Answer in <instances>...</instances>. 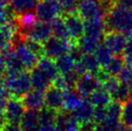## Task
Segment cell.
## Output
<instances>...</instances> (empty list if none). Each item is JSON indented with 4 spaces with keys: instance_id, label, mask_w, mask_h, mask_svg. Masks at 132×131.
<instances>
[{
    "instance_id": "3",
    "label": "cell",
    "mask_w": 132,
    "mask_h": 131,
    "mask_svg": "<svg viewBox=\"0 0 132 131\" xmlns=\"http://www.w3.org/2000/svg\"><path fill=\"white\" fill-rule=\"evenodd\" d=\"M35 13L39 21L50 23L54 18L61 17L62 8L55 0H40Z\"/></svg>"
},
{
    "instance_id": "36",
    "label": "cell",
    "mask_w": 132,
    "mask_h": 131,
    "mask_svg": "<svg viewBox=\"0 0 132 131\" xmlns=\"http://www.w3.org/2000/svg\"><path fill=\"white\" fill-rule=\"evenodd\" d=\"M123 59L125 61V64L132 65V37L127 38L126 45L123 51Z\"/></svg>"
},
{
    "instance_id": "37",
    "label": "cell",
    "mask_w": 132,
    "mask_h": 131,
    "mask_svg": "<svg viewBox=\"0 0 132 131\" xmlns=\"http://www.w3.org/2000/svg\"><path fill=\"white\" fill-rule=\"evenodd\" d=\"M123 125H112L108 124H95L94 131H121Z\"/></svg>"
},
{
    "instance_id": "16",
    "label": "cell",
    "mask_w": 132,
    "mask_h": 131,
    "mask_svg": "<svg viewBox=\"0 0 132 131\" xmlns=\"http://www.w3.org/2000/svg\"><path fill=\"white\" fill-rule=\"evenodd\" d=\"M19 124L22 131H37L40 126L39 111H33V110L25 111Z\"/></svg>"
},
{
    "instance_id": "27",
    "label": "cell",
    "mask_w": 132,
    "mask_h": 131,
    "mask_svg": "<svg viewBox=\"0 0 132 131\" xmlns=\"http://www.w3.org/2000/svg\"><path fill=\"white\" fill-rule=\"evenodd\" d=\"M95 55V57L98 61L100 67L104 69L106 68L108 64L111 62V60L113 58V53L111 52V50L107 47L104 43H100L98 45V47L96 48L95 52L94 53Z\"/></svg>"
},
{
    "instance_id": "19",
    "label": "cell",
    "mask_w": 132,
    "mask_h": 131,
    "mask_svg": "<svg viewBox=\"0 0 132 131\" xmlns=\"http://www.w3.org/2000/svg\"><path fill=\"white\" fill-rule=\"evenodd\" d=\"M30 77L33 90H37L40 92H45L51 86V81L44 75V73L38 69L37 67L30 70Z\"/></svg>"
},
{
    "instance_id": "26",
    "label": "cell",
    "mask_w": 132,
    "mask_h": 131,
    "mask_svg": "<svg viewBox=\"0 0 132 131\" xmlns=\"http://www.w3.org/2000/svg\"><path fill=\"white\" fill-rule=\"evenodd\" d=\"M111 96H112V100L113 101L123 104L128 99H130V96H132V95L131 93H130V89H129L128 85L120 82L119 86L114 90L113 93H111Z\"/></svg>"
},
{
    "instance_id": "18",
    "label": "cell",
    "mask_w": 132,
    "mask_h": 131,
    "mask_svg": "<svg viewBox=\"0 0 132 131\" xmlns=\"http://www.w3.org/2000/svg\"><path fill=\"white\" fill-rule=\"evenodd\" d=\"M50 25H51L52 36L53 37L58 38V39L65 40V42H69V43H76V42H73L71 39L63 18L58 17V18H54L50 22Z\"/></svg>"
},
{
    "instance_id": "9",
    "label": "cell",
    "mask_w": 132,
    "mask_h": 131,
    "mask_svg": "<svg viewBox=\"0 0 132 131\" xmlns=\"http://www.w3.org/2000/svg\"><path fill=\"white\" fill-rule=\"evenodd\" d=\"M25 113V107L20 98L13 97L8 101L3 116L7 122L19 124Z\"/></svg>"
},
{
    "instance_id": "42",
    "label": "cell",
    "mask_w": 132,
    "mask_h": 131,
    "mask_svg": "<svg viewBox=\"0 0 132 131\" xmlns=\"http://www.w3.org/2000/svg\"><path fill=\"white\" fill-rule=\"evenodd\" d=\"M6 122H7V121H6V120H5V118H4L3 115H0V131L3 129L4 125H5Z\"/></svg>"
},
{
    "instance_id": "41",
    "label": "cell",
    "mask_w": 132,
    "mask_h": 131,
    "mask_svg": "<svg viewBox=\"0 0 132 131\" xmlns=\"http://www.w3.org/2000/svg\"><path fill=\"white\" fill-rule=\"evenodd\" d=\"M10 4V0H0V12H3Z\"/></svg>"
},
{
    "instance_id": "20",
    "label": "cell",
    "mask_w": 132,
    "mask_h": 131,
    "mask_svg": "<svg viewBox=\"0 0 132 131\" xmlns=\"http://www.w3.org/2000/svg\"><path fill=\"white\" fill-rule=\"evenodd\" d=\"M82 95L76 89H70L64 92V110L68 112H72L81 103Z\"/></svg>"
},
{
    "instance_id": "44",
    "label": "cell",
    "mask_w": 132,
    "mask_h": 131,
    "mask_svg": "<svg viewBox=\"0 0 132 131\" xmlns=\"http://www.w3.org/2000/svg\"><path fill=\"white\" fill-rule=\"evenodd\" d=\"M114 3H119V2H121V0H112Z\"/></svg>"
},
{
    "instance_id": "7",
    "label": "cell",
    "mask_w": 132,
    "mask_h": 131,
    "mask_svg": "<svg viewBox=\"0 0 132 131\" xmlns=\"http://www.w3.org/2000/svg\"><path fill=\"white\" fill-rule=\"evenodd\" d=\"M14 51L15 52L16 56L19 57V61L21 62L24 69L32 70L34 68L37 67L40 59L33 51L28 48L24 42L19 40L16 44H15V50Z\"/></svg>"
},
{
    "instance_id": "40",
    "label": "cell",
    "mask_w": 132,
    "mask_h": 131,
    "mask_svg": "<svg viewBox=\"0 0 132 131\" xmlns=\"http://www.w3.org/2000/svg\"><path fill=\"white\" fill-rule=\"evenodd\" d=\"M8 21H9V18H8L7 15L5 14V12H0V26L4 25Z\"/></svg>"
},
{
    "instance_id": "28",
    "label": "cell",
    "mask_w": 132,
    "mask_h": 131,
    "mask_svg": "<svg viewBox=\"0 0 132 131\" xmlns=\"http://www.w3.org/2000/svg\"><path fill=\"white\" fill-rule=\"evenodd\" d=\"M79 62H81V64L83 65L87 73H92L95 75L100 70V65L94 53L84 54Z\"/></svg>"
},
{
    "instance_id": "12",
    "label": "cell",
    "mask_w": 132,
    "mask_h": 131,
    "mask_svg": "<svg viewBox=\"0 0 132 131\" xmlns=\"http://www.w3.org/2000/svg\"><path fill=\"white\" fill-rule=\"evenodd\" d=\"M95 108V107L90 102V100L83 99L79 106L75 110H73L71 114L81 124H88L94 120Z\"/></svg>"
},
{
    "instance_id": "45",
    "label": "cell",
    "mask_w": 132,
    "mask_h": 131,
    "mask_svg": "<svg viewBox=\"0 0 132 131\" xmlns=\"http://www.w3.org/2000/svg\"><path fill=\"white\" fill-rule=\"evenodd\" d=\"M1 131H2V130H1Z\"/></svg>"
},
{
    "instance_id": "22",
    "label": "cell",
    "mask_w": 132,
    "mask_h": 131,
    "mask_svg": "<svg viewBox=\"0 0 132 131\" xmlns=\"http://www.w3.org/2000/svg\"><path fill=\"white\" fill-rule=\"evenodd\" d=\"M89 100L95 107H107L113 101L111 94L105 91L102 87L94 92L89 96Z\"/></svg>"
},
{
    "instance_id": "6",
    "label": "cell",
    "mask_w": 132,
    "mask_h": 131,
    "mask_svg": "<svg viewBox=\"0 0 132 131\" xmlns=\"http://www.w3.org/2000/svg\"><path fill=\"white\" fill-rule=\"evenodd\" d=\"M52 37V29L49 22L38 21L23 35V40H32L40 44H44Z\"/></svg>"
},
{
    "instance_id": "2",
    "label": "cell",
    "mask_w": 132,
    "mask_h": 131,
    "mask_svg": "<svg viewBox=\"0 0 132 131\" xmlns=\"http://www.w3.org/2000/svg\"><path fill=\"white\" fill-rule=\"evenodd\" d=\"M3 81L11 95L16 98H22L32 89L30 72L26 70L16 73L6 72L3 76Z\"/></svg>"
},
{
    "instance_id": "10",
    "label": "cell",
    "mask_w": 132,
    "mask_h": 131,
    "mask_svg": "<svg viewBox=\"0 0 132 131\" xmlns=\"http://www.w3.org/2000/svg\"><path fill=\"white\" fill-rule=\"evenodd\" d=\"M101 86V83L96 78L95 74L86 73L78 78L75 89L80 93L82 96L89 97L95 91H96Z\"/></svg>"
},
{
    "instance_id": "11",
    "label": "cell",
    "mask_w": 132,
    "mask_h": 131,
    "mask_svg": "<svg viewBox=\"0 0 132 131\" xmlns=\"http://www.w3.org/2000/svg\"><path fill=\"white\" fill-rule=\"evenodd\" d=\"M44 105L46 108L61 112L64 110V92L55 86H50L44 92Z\"/></svg>"
},
{
    "instance_id": "8",
    "label": "cell",
    "mask_w": 132,
    "mask_h": 131,
    "mask_svg": "<svg viewBox=\"0 0 132 131\" xmlns=\"http://www.w3.org/2000/svg\"><path fill=\"white\" fill-rule=\"evenodd\" d=\"M126 42L127 37L122 33L105 32L103 37V43L115 56H121V54H123Z\"/></svg>"
},
{
    "instance_id": "38",
    "label": "cell",
    "mask_w": 132,
    "mask_h": 131,
    "mask_svg": "<svg viewBox=\"0 0 132 131\" xmlns=\"http://www.w3.org/2000/svg\"><path fill=\"white\" fill-rule=\"evenodd\" d=\"M2 131H22L20 124L14 122H6Z\"/></svg>"
},
{
    "instance_id": "35",
    "label": "cell",
    "mask_w": 132,
    "mask_h": 131,
    "mask_svg": "<svg viewBox=\"0 0 132 131\" xmlns=\"http://www.w3.org/2000/svg\"><path fill=\"white\" fill-rule=\"evenodd\" d=\"M119 84H120V81L118 79V77H115V76H111L109 79H107L105 82H103L101 84V87L107 91L108 93H113V91L116 89V88L119 86Z\"/></svg>"
},
{
    "instance_id": "4",
    "label": "cell",
    "mask_w": 132,
    "mask_h": 131,
    "mask_svg": "<svg viewBox=\"0 0 132 131\" xmlns=\"http://www.w3.org/2000/svg\"><path fill=\"white\" fill-rule=\"evenodd\" d=\"M63 19L73 42L78 43L85 33V21L77 12L63 15Z\"/></svg>"
},
{
    "instance_id": "29",
    "label": "cell",
    "mask_w": 132,
    "mask_h": 131,
    "mask_svg": "<svg viewBox=\"0 0 132 131\" xmlns=\"http://www.w3.org/2000/svg\"><path fill=\"white\" fill-rule=\"evenodd\" d=\"M100 43H101L100 40L83 36L80 40H78V45H79V47L81 48V50L84 54H92V53L95 52L96 48L98 47Z\"/></svg>"
},
{
    "instance_id": "25",
    "label": "cell",
    "mask_w": 132,
    "mask_h": 131,
    "mask_svg": "<svg viewBox=\"0 0 132 131\" xmlns=\"http://www.w3.org/2000/svg\"><path fill=\"white\" fill-rule=\"evenodd\" d=\"M2 54L4 55V59H5V63H6V67H7V71L6 72L16 73L25 70L21 62L19 61V57L16 56L14 50L7 51V52L2 53Z\"/></svg>"
},
{
    "instance_id": "14",
    "label": "cell",
    "mask_w": 132,
    "mask_h": 131,
    "mask_svg": "<svg viewBox=\"0 0 132 131\" xmlns=\"http://www.w3.org/2000/svg\"><path fill=\"white\" fill-rule=\"evenodd\" d=\"M25 109L40 111L44 108V92L33 90L26 94L21 98Z\"/></svg>"
},
{
    "instance_id": "34",
    "label": "cell",
    "mask_w": 132,
    "mask_h": 131,
    "mask_svg": "<svg viewBox=\"0 0 132 131\" xmlns=\"http://www.w3.org/2000/svg\"><path fill=\"white\" fill-rule=\"evenodd\" d=\"M106 107H95L93 121L95 124H103L105 121V120H106Z\"/></svg>"
},
{
    "instance_id": "39",
    "label": "cell",
    "mask_w": 132,
    "mask_h": 131,
    "mask_svg": "<svg viewBox=\"0 0 132 131\" xmlns=\"http://www.w3.org/2000/svg\"><path fill=\"white\" fill-rule=\"evenodd\" d=\"M37 131H62V129L59 127L56 124H52L40 125Z\"/></svg>"
},
{
    "instance_id": "30",
    "label": "cell",
    "mask_w": 132,
    "mask_h": 131,
    "mask_svg": "<svg viewBox=\"0 0 132 131\" xmlns=\"http://www.w3.org/2000/svg\"><path fill=\"white\" fill-rule=\"evenodd\" d=\"M125 59L121 56H114L111 60V62L108 64L106 68H104V69L108 72V74L110 76L117 77L121 71V69H123V67L125 66Z\"/></svg>"
},
{
    "instance_id": "21",
    "label": "cell",
    "mask_w": 132,
    "mask_h": 131,
    "mask_svg": "<svg viewBox=\"0 0 132 131\" xmlns=\"http://www.w3.org/2000/svg\"><path fill=\"white\" fill-rule=\"evenodd\" d=\"M121 110H122L121 103L112 101L106 107V120L103 124H112V125H121Z\"/></svg>"
},
{
    "instance_id": "23",
    "label": "cell",
    "mask_w": 132,
    "mask_h": 131,
    "mask_svg": "<svg viewBox=\"0 0 132 131\" xmlns=\"http://www.w3.org/2000/svg\"><path fill=\"white\" fill-rule=\"evenodd\" d=\"M40 0H10V5L18 15L35 12Z\"/></svg>"
},
{
    "instance_id": "43",
    "label": "cell",
    "mask_w": 132,
    "mask_h": 131,
    "mask_svg": "<svg viewBox=\"0 0 132 131\" xmlns=\"http://www.w3.org/2000/svg\"><path fill=\"white\" fill-rule=\"evenodd\" d=\"M128 86H129V89H130V93H131V95H132V81L128 84Z\"/></svg>"
},
{
    "instance_id": "31",
    "label": "cell",
    "mask_w": 132,
    "mask_h": 131,
    "mask_svg": "<svg viewBox=\"0 0 132 131\" xmlns=\"http://www.w3.org/2000/svg\"><path fill=\"white\" fill-rule=\"evenodd\" d=\"M121 122L125 127L132 128V98L122 104Z\"/></svg>"
},
{
    "instance_id": "5",
    "label": "cell",
    "mask_w": 132,
    "mask_h": 131,
    "mask_svg": "<svg viewBox=\"0 0 132 131\" xmlns=\"http://www.w3.org/2000/svg\"><path fill=\"white\" fill-rule=\"evenodd\" d=\"M73 44H76V43L65 42V40H60L58 38L52 36L44 44V56L52 60L57 59L61 55L68 53Z\"/></svg>"
},
{
    "instance_id": "15",
    "label": "cell",
    "mask_w": 132,
    "mask_h": 131,
    "mask_svg": "<svg viewBox=\"0 0 132 131\" xmlns=\"http://www.w3.org/2000/svg\"><path fill=\"white\" fill-rule=\"evenodd\" d=\"M105 29L106 28H105L104 19L85 21L84 36L101 42V39H102V37H104V34L106 31Z\"/></svg>"
},
{
    "instance_id": "24",
    "label": "cell",
    "mask_w": 132,
    "mask_h": 131,
    "mask_svg": "<svg viewBox=\"0 0 132 131\" xmlns=\"http://www.w3.org/2000/svg\"><path fill=\"white\" fill-rule=\"evenodd\" d=\"M76 63L77 62L72 58V56L69 52L61 55L60 57L55 59L56 67L58 69L59 73H61V74H66V73L73 71Z\"/></svg>"
},
{
    "instance_id": "32",
    "label": "cell",
    "mask_w": 132,
    "mask_h": 131,
    "mask_svg": "<svg viewBox=\"0 0 132 131\" xmlns=\"http://www.w3.org/2000/svg\"><path fill=\"white\" fill-rule=\"evenodd\" d=\"M57 116H58V112L49 109V108H46V107L43 108L42 110L39 111V118H40V125L56 124Z\"/></svg>"
},
{
    "instance_id": "1",
    "label": "cell",
    "mask_w": 132,
    "mask_h": 131,
    "mask_svg": "<svg viewBox=\"0 0 132 131\" xmlns=\"http://www.w3.org/2000/svg\"><path fill=\"white\" fill-rule=\"evenodd\" d=\"M106 32H119L132 37V8L114 4L104 18Z\"/></svg>"
},
{
    "instance_id": "17",
    "label": "cell",
    "mask_w": 132,
    "mask_h": 131,
    "mask_svg": "<svg viewBox=\"0 0 132 131\" xmlns=\"http://www.w3.org/2000/svg\"><path fill=\"white\" fill-rule=\"evenodd\" d=\"M37 68L51 81L52 83L54 82V80L59 75V71L57 67H56L55 61H53L52 59L48 58L46 56H44L39 60Z\"/></svg>"
},
{
    "instance_id": "13",
    "label": "cell",
    "mask_w": 132,
    "mask_h": 131,
    "mask_svg": "<svg viewBox=\"0 0 132 131\" xmlns=\"http://www.w3.org/2000/svg\"><path fill=\"white\" fill-rule=\"evenodd\" d=\"M56 124L62 131H80L82 124L73 117L71 112L63 110L58 113Z\"/></svg>"
},
{
    "instance_id": "33",
    "label": "cell",
    "mask_w": 132,
    "mask_h": 131,
    "mask_svg": "<svg viewBox=\"0 0 132 131\" xmlns=\"http://www.w3.org/2000/svg\"><path fill=\"white\" fill-rule=\"evenodd\" d=\"M117 77L121 83L128 85L132 81V65H127L126 64Z\"/></svg>"
}]
</instances>
